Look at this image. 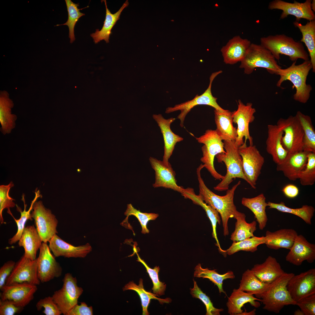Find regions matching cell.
Listing matches in <instances>:
<instances>
[{"mask_svg": "<svg viewBox=\"0 0 315 315\" xmlns=\"http://www.w3.org/2000/svg\"><path fill=\"white\" fill-rule=\"evenodd\" d=\"M204 168L201 164L197 170V174L199 183V196L206 204L216 209L220 214L223 227L225 236L229 234L228 223L230 218H236L242 213L238 211L234 204L235 192L241 182L240 181L231 189L226 190L225 195L219 196L211 190L205 184L201 174V170Z\"/></svg>", "mask_w": 315, "mask_h": 315, "instance_id": "obj_1", "label": "cell"}, {"mask_svg": "<svg viewBox=\"0 0 315 315\" xmlns=\"http://www.w3.org/2000/svg\"><path fill=\"white\" fill-rule=\"evenodd\" d=\"M296 61L285 69L281 68L277 71L276 74L280 78L276 83V86L280 87L282 83L288 80L293 85V88L295 87L296 92L293 96V99L300 103L305 104L309 100L310 93L312 90V86L306 83L307 76L312 66L310 60L305 61L302 63L296 65Z\"/></svg>", "mask_w": 315, "mask_h": 315, "instance_id": "obj_2", "label": "cell"}, {"mask_svg": "<svg viewBox=\"0 0 315 315\" xmlns=\"http://www.w3.org/2000/svg\"><path fill=\"white\" fill-rule=\"evenodd\" d=\"M260 44L269 50L276 60L279 61L280 55L289 57L292 61L299 59L305 61L310 60L309 54L303 44L285 34L270 35L261 38Z\"/></svg>", "mask_w": 315, "mask_h": 315, "instance_id": "obj_3", "label": "cell"}, {"mask_svg": "<svg viewBox=\"0 0 315 315\" xmlns=\"http://www.w3.org/2000/svg\"><path fill=\"white\" fill-rule=\"evenodd\" d=\"M223 142L225 152L218 154L216 157L218 162L224 163L227 172L224 178L214 188V190L218 191L228 190L229 185L236 178L243 179L249 184L244 173L242 158L235 141H223Z\"/></svg>", "mask_w": 315, "mask_h": 315, "instance_id": "obj_4", "label": "cell"}, {"mask_svg": "<svg viewBox=\"0 0 315 315\" xmlns=\"http://www.w3.org/2000/svg\"><path fill=\"white\" fill-rule=\"evenodd\" d=\"M294 274L285 272L270 284L260 298L264 305V309L278 314L284 306L296 304V302L291 298L286 287L289 280Z\"/></svg>", "mask_w": 315, "mask_h": 315, "instance_id": "obj_5", "label": "cell"}, {"mask_svg": "<svg viewBox=\"0 0 315 315\" xmlns=\"http://www.w3.org/2000/svg\"><path fill=\"white\" fill-rule=\"evenodd\" d=\"M239 66L244 73L251 74L257 67L265 69L272 74H276L281 67L271 52L261 45L251 43Z\"/></svg>", "mask_w": 315, "mask_h": 315, "instance_id": "obj_6", "label": "cell"}, {"mask_svg": "<svg viewBox=\"0 0 315 315\" xmlns=\"http://www.w3.org/2000/svg\"><path fill=\"white\" fill-rule=\"evenodd\" d=\"M198 142L203 144L202 147V157L201 161L203 165L216 179L221 181L224 176L218 173L214 165L215 157L219 153H225L224 144L217 134L215 130L208 129L204 133L198 137H195Z\"/></svg>", "mask_w": 315, "mask_h": 315, "instance_id": "obj_7", "label": "cell"}, {"mask_svg": "<svg viewBox=\"0 0 315 315\" xmlns=\"http://www.w3.org/2000/svg\"><path fill=\"white\" fill-rule=\"evenodd\" d=\"M277 125L284 134L281 144L288 153L303 151V130L295 116H290L286 119L280 118Z\"/></svg>", "mask_w": 315, "mask_h": 315, "instance_id": "obj_8", "label": "cell"}, {"mask_svg": "<svg viewBox=\"0 0 315 315\" xmlns=\"http://www.w3.org/2000/svg\"><path fill=\"white\" fill-rule=\"evenodd\" d=\"M222 72V71L220 70L212 74L210 77L209 86L202 94L200 95L197 94L193 99L176 104L173 107H168L166 109L165 113H168L180 110L181 113L177 118L180 120V126L183 127L186 116L192 108L197 105H207L221 112L226 111L227 110L223 109L218 105L217 102V98L213 96L211 91V85L214 79Z\"/></svg>", "mask_w": 315, "mask_h": 315, "instance_id": "obj_9", "label": "cell"}, {"mask_svg": "<svg viewBox=\"0 0 315 315\" xmlns=\"http://www.w3.org/2000/svg\"><path fill=\"white\" fill-rule=\"evenodd\" d=\"M62 288L55 291L52 297L59 307L62 314L66 315L75 305L82 294V288L78 286L76 277L70 273L65 275Z\"/></svg>", "mask_w": 315, "mask_h": 315, "instance_id": "obj_10", "label": "cell"}, {"mask_svg": "<svg viewBox=\"0 0 315 315\" xmlns=\"http://www.w3.org/2000/svg\"><path fill=\"white\" fill-rule=\"evenodd\" d=\"M31 216L43 242L47 243L58 233L57 219L51 210L45 207L42 201H36L34 203Z\"/></svg>", "mask_w": 315, "mask_h": 315, "instance_id": "obj_11", "label": "cell"}, {"mask_svg": "<svg viewBox=\"0 0 315 315\" xmlns=\"http://www.w3.org/2000/svg\"><path fill=\"white\" fill-rule=\"evenodd\" d=\"M237 105V110L232 112L233 122L237 125V137L235 143L239 147L246 145V141L248 140L249 145H253V138L249 133V125L255 119L254 115L256 110L252 107V103H248L245 105L240 99L238 100Z\"/></svg>", "mask_w": 315, "mask_h": 315, "instance_id": "obj_12", "label": "cell"}, {"mask_svg": "<svg viewBox=\"0 0 315 315\" xmlns=\"http://www.w3.org/2000/svg\"><path fill=\"white\" fill-rule=\"evenodd\" d=\"M239 152L242 158L244 173L249 184L256 189V182L265 162L264 158L255 145H242Z\"/></svg>", "mask_w": 315, "mask_h": 315, "instance_id": "obj_13", "label": "cell"}, {"mask_svg": "<svg viewBox=\"0 0 315 315\" xmlns=\"http://www.w3.org/2000/svg\"><path fill=\"white\" fill-rule=\"evenodd\" d=\"M40 283L38 274L37 258L32 260L23 255L16 263L5 285L26 283L37 285Z\"/></svg>", "mask_w": 315, "mask_h": 315, "instance_id": "obj_14", "label": "cell"}, {"mask_svg": "<svg viewBox=\"0 0 315 315\" xmlns=\"http://www.w3.org/2000/svg\"><path fill=\"white\" fill-rule=\"evenodd\" d=\"M287 288L296 302L305 297L315 293V269L312 268L291 278Z\"/></svg>", "mask_w": 315, "mask_h": 315, "instance_id": "obj_15", "label": "cell"}, {"mask_svg": "<svg viewBox=\"0 0 315 315\" xmlns=\"http://www.w3.org/2000/svg\"><path fill=\"white\" fill-rule=\"evenodd\" d=\"M47 243H42L38 256L37 258L38 276L41 282L42 283L60 277L62 271Z\"/></svg>", "mask_w": 315, "mask_h": 315, "instance_id": "obj_16", "label": "cell"}, {"mask_svg": "<svg viewBox=\"0 0 315 315\" xmlns=\"http://www.w3.org/2000/svg\"><path fill=\"white\" fill-rule=\"evenodd\" d=\"M312 0H306L304 3L294 1L293 3L281 0H274L270 1L268 8L270 10L279 9L282 10L280 18L284 19L290 15L296 17V21L299 22L302 18L311 21L315 20V15L311 9Z\"/></svg>", "mask_w": 315, "mask_h": 315, "instance_id": "obj_17", "label": "cell"}, {"mask_svg": "<svg viewBox=\"0 0 315 315\" xmlns=\"http://www.w3.org/2000/svg\"><path fill=\"white\" fill-rule=\"evenodd\" d=\"M0 299L9 300L24 308L33 299L37 285L23 283L5 285L1 289Z\"/></svg>", "mask_w": 315, "mask_h": 315, "instance_id": "obj_18", "label": "cell"}, {"mask_svg": "<svg viewBox=\"0 0 315 315\" xmlns=\"http://www.w3.org/2000/svg\"><path fill=\"white\" fill-rule=\"evenodd\" d=\"M149 160L155 171V181L153 186L170 189L182 194L184 189L177 184L175 172L170 163L166 165L162 161L152 157H150Z\"/></svg>", "mask_w": 315, "mask_h": 315, "instance_id": "obj_19", "label": "cell"}, {"mask_svg": "<svg viewBox=\"0 0 315 315\" xmlns=\"http://www.w3.org/2000/svg\"><path fill=\"white\" fill-rule=\"evenodd\" d=\"M315 260V245L309 242L302 235H297L286 260L294 265H301L304 261L312 263Z\"/></svg>", "mask_w": 315, "mask_h": 315, "instance_id": "obj_20", "label": "cell"}, {"mask_svg": "<svg viewBox=\"0 0 315 315\" xmlns=\"http://www.w3.org/2000/svg\"><path fill=\"white\" fill-rule=\"evenodd\" d=\"M49 247L55 257L84 258L92 251L90 244L75 246L66 242L56 234L48 242Z\"/></svg>", "mask_w": 315, "mask_h": 315, "instance_id": "obj_21", "label": "cell"}, {"mask_svg": "<svg viewBox=\"0 0 315 315\" xmlns=\"http://www.w3.org/2000/svg\"><path fill=\"white\" fill-rule=\"evenodd\" d=\"M153 117L160 127L163 136L164 152L162 161L165 164L168 165L170 163L169 160L176 143L183 141V139L174 133L171 130V125L175 121V118L166 119L161 114L153 115Z\"/></svg>", "mask_w": 315, "mask_h": 315, "instance_id": "obj_22", "label": "cell"}, {"mask_svg": "<svg viewBox=\"0 0 315 315\" xmlns=\"http://www.w3.org/2000/svg\"><path fill=\"white\" fill-rule=\"evenodd\" d=\"M308 152L302 151L288 153L281 162L277 164V171L281 172L290 181L298 179L301 172L306 165Z\"/></svg>", "mask_w": 315, "mask_h": 315, "instance_id": "obj_23", "label": "cell"}, {"mask_svg": "<svg viewBox=\"0 0 315 315\" xmlns=\"http://www.w3.org/2000/svg\"><path fill=\"white\" fill-rule=\"evenodd\" d=\"M251 44L250 41L239 36L233 37L220 50L224 63L234 64L241 62Z\"/></svg>", "mask_w": 315, "mask_h": 315, "instance_id": "obj_24", "label": "cell"}, {"mask_svg": "<svg viewBox=\"0 0 315 315\" xmlns=\"http://www.w3.org/2000/svg\"><path fill=\"white\" fill-rule=\"evenodd\" d=\"M267 129L268 136L266 141V151L277 164L281 162L288 154L281 144V139L284 134L277 125L269 124Z\"/></svg>", "mask_w": 315, "mask_h": 315, "instance_id": "obj_25", "label": "cell"}, {"mask_svg": "<svg viewBox=\"0 0 315 315\" xmlns=\"http://www.w3.org/2000/svg\"><path fill=\"white\" fill-rule=\"evenodd\" d=\"M261 281L270 284L285 272L274 257L269 256L262 263L255 265L251 269Z\"/></svg>", "mask_w": 315, "mask_h": 315, "instance_id": "obj_26", "label": "cell"}, {"mask_svg": "<svg viewBox=\"0 0 315 315\" xmlns=\"http://www.w3.org/2000/svg\"><path fill=\"white\" fill-rule=\"evenodd\" d=\"M298 235L296 231L292 229H282L274 232L267 230L265 244L271 249L278 250L282 248L290 250Z\"/></svg>", "mask_w": 315, "mask_h": 315, "instance_id": "obj_27", "label": "cell"}, {"mask_svg": "<svg viewBox=\"0 0 315 315\" xmlns=\"http://www.w3.org/2000/svg\"><path fill=\"white\" fill-rule=\"evenodd\" d=\"M214 118L218 135L223 141H235L237 137V128L233 125L232 112L227 110L221 112L214 110Z\"/></svg>", "mask_w": 315, "mask_h": 315, "instance_id": "obj_28", "label": "cell"}, {"mask_svg": "<svg viewBox=\"0 0 315 315\" xmlns=\"http://www.w3.org/2000/svg\"><path fill=\"white\" fill-rule=\"evenodd\" d=\"M42 241L34 225L25 227L18 244L24 249V255L31 260H35L37 252L42 244Z\"/></svg>", "mask_w": 315, "mask_h": 315, "instance_id": "obj_29", "label": "cell"}, {"mask_svg": "<svg viewBox=\"0 0 315 315\" xmlns=\"http://www.w3.org/2000/svg\"><path fill=\"white\" fill-rule=\"evenodd\" d=\"M261 299L238 289H234L226 303L228 313L231 315H241L243 313L242 308L245 303H249L252 306L258 308L260 305Z\"/></svg>", "mask_w": 315, "mask_h": 315, "instance_id": "obj_30", "label": "cell"}, {"mask_svg": "<svg viewBox=\"0 0 315 315\" xmlns=\"http://www.w3.org/2000/svg\"><path fill=\"white\" fill-rule=\"evenodd\" d=\"M103 1L104 2L106 8V17L103 25L100 30L97 29L94 33L90 34L91 36L93 39V41L95 44L97 43L102 40H104L107 43L109 42L110 36L111 34V30L117 21L120 19V14L123 10L129 5L128 0H127L117 12L113 14L107 8L106 1L104 0Z\"/></svg>", "mask_w": 315, "mask_h": 315, "instance_id": "obj_31", "label": "cell"}, {"mask_svg": "<svg viewBox=\"0 0 315 315\" xmlns=\"http://www.w3.org/2000/svg\"><path fill=\"white\" fill-rule=\"evenodd\" d=\"M242 204L250 210L254 215L255 218L258 223L259 228L263 230L265 228L268 220L266 209L268 206L266 197L263 193L251 198L243 197Z\"/></svg>", "mask_w": 315, "mask_h": 315, "instance_id": "obj_32", "label": "cell"}, {"mask_svg": "<svg viewBox=\"0 0 315 315\" xmlns=\"http://www.w3.org/2000/svg\"><path fill=\"white\" fill-rule=\"evenodd\" d=\"M270 284L260 281L251 270L247 269L243 274L238 289L260 299L267 289Z\"/></svg>", "mask_w": 315, "mask_h": 315, "instance_id": "obj_33", "label": "cell"}, {"mask_svg": "<svg viewBox=\"0 0 315 315\" xmlns=\"http://www.w3.org/2000/svg\"><path fill=\"white\" fill-rule=\"evenodd\" d=\"M295 27L298 28L302 33L300 42L306 46L312 66V71L315 72V20L308 21L305 25L296 21L293 22Z\"/></svg>", "mask_w": 315, "mask_h": 315, "instance_id": "obj_34", "label": "cell"}, {"mask_svg": "<svg viewBox=\"0 0 315 315\" xmlns=\"http://www.w3.org/2000/svg\"><path fill=\"white\" fill-rule=\"evenodd\" d=\"M0 99V122L1 125L0 131L4 134H9L15 127L16 116L11 114L13 104L8 96L4 93Z\"/></svg>", "mask_w": 315, "mask_h": 315, "instance_id": "obj_35", "label": "cell"}, {"mask_svg": "<svg viewBox=\"0 0 315 315\" xmlns=\"http://www.w3.org/2000/svg\"><path fill=\"white\" fill-rule=\"evenodd\" d=\"M35 191V197L33 200L32 201L30 207L27 211H26L27 204H25L24 196L23 194L22 198L24 204V209L23 211H22L20 208L16 205L17 210L20 212L21 214L20 217L19 219H17L14 218L10 210L7 211L8 213L12 216L15 221L18 228L17 231L16 233L9 240L8 243L10 245L15 244L19 241L21 237L25 228V224L27 221L28 220H33V219L31 217L30 212L33 209V205L34 203L37 201L38 198L42 197V195L40 194V192L39 190H37V189H36Z\"/></svg>", "mask_w": 315, "mask_h": 315, "instance_id": "obj_36", "label": "cell"}, {"mask_svg": "<svg viewBox=\"0 0 315 315\" xmlns=\"http://www.w3.org/2000/svg\"><path fill=\"white\" fill-rule=\"evenodd\" d=\"M194 277L202 278L209 279L218 287L219 293L226 294L223 288V281L227 279H234L235 277L233 272L229 271L225 274H220L216 271V269L210 270L208 268H204L200 263L197 265L194 269Z\"/></svg>", "mask_w": 315, "mask_h": 315, "instance_id": "obj_37", "label": "cell"}, {"mask_svg": "<svg viewBox=\"0 0 315 315\" xmlns=\"http://www.w3.org/2000/svg\"><path fill=\"white\" fill-rule=\"evenodd\" d=\"M303 130V151L315 153V131L310 116L298 111L295 115Z\"/></svg>", "mask_w": 315, "mask_h": 315, "instance_id": "obj_38", "label": "cell"}, {"mask_svg": "<svg viewBox=\"0 0 315 315\" xmlns=\"http://www.w3.org/2000/svg\"><path fill=\"white\" fill-rule=\"evenodd\" d=\"M123 291L127 290H132L136 291L139 296L141 301L142 308V315L149 314L148 310V308L152 299L158 300L161 304L164 303H168L171 302L170 298L162 299L158 298L156 297L157 295L146 291L144 288L143 279H140L139 281V284L137 285L133 281H131L126 284L123 288Z\"/></svg>", "mask_w": 315, "mask_h": 315, "instance_id": "obj_39", "label": "cell"}, {"mask_svg": "<svg viewBox=\"0 0 315 315\" xmlns=\"http://www.w3.org/2000/svg\"><path fill=\"white\" fill-rule=\"evenodd\" d=\"M267 203L269 209H275L282 212L294 214L301 218L307 224H312V219L315 211L314 208L312 206L305 205L301 208L294 209L287 206L283 202L275 203L269 201Z\"/></svg>", "mask_w": 315, "mask_h": 315, "instance_id": "obj_40", "label": "cell"}, {"mask_svg": "<svg viewBox=\"0 0 315 315\" xmlns=\"http://www.w3.org/2000/svg\"><path fill=\"white\" fill-rule=\"evenodd\" d=\"M234 231L231 235L230 239L233 242H238L253 237V233L256 230L257 223L253 221L251 223H247L246 215L243 213L237 217Z\"/></svg>", "mask_w": 315, "mask_h": 315, "instance_id": "obj_41", "label": "cell"}, {"mask_svg": "<svg viewBox=\"0 0 315 315\" xmlns=\"http://www.w3.org/2000/svg\"><path fill=\"white\" fill-rule=\"evenodd\" d=\"M266 241L265 236H254L238 242H233L225 251L227 254L230 256L241 251L254 252L257 250L259 245L265 244Z\"/></svg>", "mask_w": 315, "mask_h": 315, "instance_id": "obj_42", "label": "cell"}, {"mask_svg": "<svg viewBox=\"0 0 315 315\" xmlns=\"http://www.w3.org/2000/svg\"><path fill=\"white\" fill-rule=\"evenodd\" d=\"M68 13V19L64 24H57L55 26L62 25H67L69 29V38L70 43H72L75 40L74 33L75 25L80 18L84 15V13L80 12V10L88 7L79 9V4H75L71 0H65Z\"/></svg>", "mask_w": 315, "mask_h": 315, "instance_id": "obj_43", "label": "cell"}, {"mask_svg": "<svg viewBox=\"0 0 315 315\" xmlns=\"http://www.w3.org/2000/svg\"><path fill=\"white\" fill-rule=\"evenodd\" d=\"M195 204L202 206L205 211L212 225L213 229L212 235L216 241V245L218 247L219 252L222 253L224 257H225L227 255L225 250H223L221 249L217 238L216 232L217 223L219 225H220L221 223L220 217L219 213L216 209L205 203L200 197H198L196 199Z\"/></svg>", "mask_w": 315, "mask_h": 315, "instance_id": "obj_44", "label": "cell"}, {"mask_svg": "<svg viewBox=\"0 0 315 315\" xmlns=\"http://www.w3.org/2000/svg\"><path fill=\"white\" fill-rule=\"evenodd\" d=\"M307 162L302 170L299 179L303 186H312L315 182V153L308 152Z\"/></svg>", "mask_w": 315, "mask_h": 315, "instance_id": "obj_45", "label": "cell"}, {"mask_svg": "<svg viewBox=\"0 0 315 315\" xmlns=\"http://www.w3.org/2000/svg\"><path fill=\"white\" fill-rule=\"evenodd\" d=\"M135 252L137 256V261L141 263L144 266L152 281L153 286L152 289L153 293L156 295L157 296L164 295L166 285L164 283L162 282L159 280L158 273L160 268L159 267L156 266L153 269L151 268L144 260L140 258L136 251L135 250Z\"/></svg>", "mask_w": 315, "mask_h": 315, "instance_id": "obj_46", "label": "cell"}, {"mask_svg": "<svg viewBox=\"0 0 315 315\" xmlns=\"http://www.w3.org/2000/svg\"><path fill=\"white\" fill-rule=\"evenodd\" d=\"M124 214L127 216V218L130 216L133 215L137 218L142 228L141 233L144 234L149 232V230L147 228L148 222L150 220H155L159 216L157 214L142 212L139 210L135 209L131 204L127 205V209Z\"/></svg>", "mask_w": 315, "mask_h": 315, "instance_id": "obj_47", "label": "cell"}, {"mask_svg": "<svg viewBox=\"0 0 315 315\" xmlns=\"http://www.w3.org/2000/svg\"><path fill=\"white\" fill-rule=\"evenodd\" d=\"M194 286L190 289V293L193 297L200 299L204 303L206 308V315H220L223 309L215 308L210 298L202 292L198 287L196 282L193 279Z\"/></svg>", "mask_w": 315, "mask_h": 315, "instance_id": "obj_48", "label": "cell"}, {"mask_svg": "<svg viewBox=\"0 0 315 315\" xmlns=\"http://www.w3.org/2000/svg\"><path fill=\"white\" fill-rule=\"evenodd\" d=\"M13 182H11L6 185L0 186V221L1 224L4 223L2 216V211L5 209L10 210V208L14 207L15 204L13 201L14 200L9 195V192L11 188L13 186Z\"/></svg>", "mask_w": 315, "mask_h": 315, "instance_id": "obj_49", "label": "cell"}, {"mask_svg": "<svg viewBox=\"0 0 315 315\" xmlns=\"http://www.w3.org/2000/svg\"><path fill=\"white\" fill-rule=\"evenodd\" d=\"M36 306L38 311L43 308V313L46 315H60L62 314L52 296H48L40 299Z\"/></svg>", "mask_w": 315, "mask_h": 315, "instance_id": "obj_50", "label": "cell"}, {"mask_svg": "<svg viewBox=\"0 0 315 315\" xmlns=\"http://www.w3.org/2000/svg\"><path fill=\"white\" fill-rule=\"evenodd\" d=\"M304 315H315V293L301 299L296 302Z\"/></svg>", "mask_w": 315, "mask_h": 315, "instance_id": "obj_51", "label": "cell"}, {"mask_svg": "<svg viewBox=\"0 0 315 315\" xmlns=\"http://www.w3.org/2000/svg\"><path fill=\"white\" fill-rule=\"evenodd\" d=\"M24 308L11 300L0 299V315H14L21 312Z\"/></svg>", "mask_w": 315, "mask_h": 315, "instance_id": "obj_52", "label": "cell"}, {"mask_svg": "<svg viewBox=\"0 0 315 315\" xmlns=\"http://www.w3.org/2000/svg\"><path fill=\"white\" fill-rule=\"evenodd\" d=\"M16 263L11 260L5 263L0 268V289L6 284V279L11 274Z\"/></svg>", "mask_w": 315, "mask_h": 315, "instance_id": "obj_53", "label": "cell"}, {"mask_svg": "<svg viewBox=\"0 0 315 315\" xmlns=\"http://www.w3.org/2000/svg\"><path fill=\"white\" fill-rule=\"evenodd\" d=\"M93 310L92 306L88 307L84 302L80 303V305H75L66 315H92Z\"/></svg>", "mask_w": 315, "mask_h": 315, "instance_id": "obj_54", "label": "cell"}, {"mask_svg": "<svg viewBox=\"0 0 315 315\" xmlns=\"http://www.w3.org/2000/svg\"><path fill=\"white\" fill-rule=\"evenodd\" d=\"M282 191L286 196L290 198L296 197L299 193V190L298 187L295 185L291 184L286 185L283 188Z\"/></svg>", "mask_w": 315, "mask_h": 315, "instance_id": "obj_55", "label": "cell"}, {"mask_svg": "<svg viewBox=\"0 0 315 315\" xmlns=\"http://www.w3.org/2000/svg\"><path fill=\"white\" fill-rule=\"evenodd\" d=\"M294 315H304L303 312L300 309H298L294 312Z\"/></svg>", "mask_w": 315, "mask_h": 315, "instance_id": "obj_56", "label": "cell"}, {"mask_svg": "<svg viewBox=\"0 0 315 315\" xmlns=\"http://www.w3.org/2000/svg\"><path fill=\"white\" fill-rule=\"evenodd\" d=\"M311 9L314 12H315V0L312 1L311 4Z\"/></svg>", "mask_w": 315, "mask_h": 315, "instance_id": "obj_57", "label": "cell"}]
</instances>
